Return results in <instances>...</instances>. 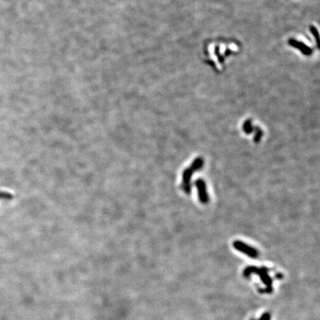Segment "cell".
Here are the masks:
<instances>
[{
	"mask_svg": "<svg viewBox=\"0 0 320 320\" xmlns=\"http://www.w3.org/2000/svg\"><path fill=\"white\" fill-rule=\"evenodd\" d=\"M268 271L269 270L266 267H262V268H256V267H254V266H250V267H247L245 269L244 272H243V275H244L245 277H248V276H251L253 273H256L258 276L260 277V279L262 280V281L263 282L264 284H265L266 288L264 290V291H262V293H270L272 292V279H271V276L268 274Z\"/></svg>",
	"mask_w": 320,
	"mask_h": 320,
	"instance_id": "1",
	"label": "cell"
},
{
	"mask_svg": "<svg viewBox=\"0 0 320 320\" xmlns=\"http://www.w3.org/2000/svg\"><path fill=\"white\" fill-rule=\"evenodd\" d=\"M233 245H234V247L236 249L237 251H239L240 252L243 253V254H246L249 257L253 258V259H256V258H257L259 256V252H258L256 249L248 245L245 244L244 242H242V241H234V243H233Z\"/></svg>",
	"mask_w": 320,
	"mask_h": 320,
	"instance_id": "2",
	"label": "cell"
},
{
	"mask_svg": "<svg viewBox=\"0 0 320 320\" xmlns=\"http://www.w3.org/2000/svg\"><path fill=\"white\" fill-rule=\"evenodd\" d=\"M194 171L190 168L185 169L182 172V189L185 193L189 194L191 191V178Z\"/></svg>",
	"mask_w": 320,
	"mask_h": 320,
	"instance_id": "3",
	"label": "cell"
},
{
	"mask_svg": "<svg viewBox=\"0 0 320 320\" xmlns=\"http://www.w3.org/2000/svg\"><path fill=\"white\" fill-rule=\"evenodd\" d=\"M195 185L197 186L198 189V194H199V199L201 204H208L209 201V196L208 193L207 192L206 185L203 180L199 179L195 182Z\"/></svg>",
	"mask_w": 320,
	"mask_h": 320,
	"instance_id": "4",
	"label": "cell"
},
{
	"mask_svg": "<svg viewBox=\"0 0 320 320\" xmlns=\"http://www.w3.org/2000/svg\"><path fill=\"white\" fill-rule=\"evenodd\" d=\"M204 165V159L201 157H198L194 159V161L192 162L190 168H191L193 171H199L202 168Z\"/></svg>",
	"mask_w": 320,
	"mask_h": 320,
	"instance_id": "5",
	"label": "cell"
},
{
	"mask_svg": "<svg viewBox=\"0 0 320 320\" xmlns=\"http://www.w3.org/2000/svg\"><path fill=\"white\" fill-rule=\"evenodd\" d=\"M243 129H244L245 133L247 134H251L254 131L253 130L254 128L252 127V124H251V120H247L245 122V124L243 125Z\"/></svg>",
	"mask_w": 320,
	"mask_h": 320,
	"instance_id": "6",
	"label": "cell"
},
{
	"mask_svg": "<svg viewBox=\"0 0 320 320\" xmlns=\"http://www.w3.org/2000/svg\"><path fill=\"white\" fill-rule=\"evenodd\" d=\"M256 134H255V136H254V141L256 143H259V142H260L261 139H262V130H261L260 128H259V127H256Z\"/></svg>",
	"mask_w": 320,
	"mask_h": 320,
	"instance_id": "7",
	"label": "cell"
},
{
	"mask_svg": "<svg viewBox=\"0 0 320 320\" xmlns=\"http://www.w3.org/2000/svg\"><path fill=\"white\" fill-rule=\"evenodd\" d=\"M270 319H271V315H270V313H265L263 314L262 317H261L259 320H270Z\"/></svg>",
	"mask_w": 320,
	"mask_h": 320,
	"instance_id": "8",
	"label": "cell"
}]
</instances>
